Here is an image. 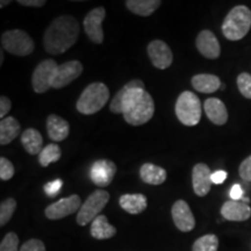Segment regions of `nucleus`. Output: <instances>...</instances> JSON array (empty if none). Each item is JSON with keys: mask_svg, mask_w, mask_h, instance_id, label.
<instances>
[{"mask_svg": "<svg viewBox=\"0 0 251 251\" xmlns=\"http://www.w3.org/2000/svg\"><path fill=\"white\" fill-rule=\"evenodd\" d=\"M79 36V24L74 17L61 15L47 28L43 35V46L47 52L61 55L68 51Z\"/></svg>", "mask_w": 251, "mask_h": 251, "instance_id": "1", "label": "nucleus"}, {"mask_svg": "<svg viewBox=\"0 0 251 251\" xmlns=\"http://www.w3.org/2000/svg\"><path fill=\"white\" fill-rule=\"evenodd\" d=\"M251 28V11L244 5L234 7L225 18L222 33L229 41L242 40Z\"/></svg>", "mask_w": 251, "mask_h": 251, "instance_id": "2", "label": "nucleus"}, {"mask_svg": "<svg viewBox=\"0 0 251 251\" xmlns=\"http://www.w3.org/2000/svg\"><path fill=\"white\" fill-rule=\"evenodd\" d=\"M109 99V90L103 83H92L83 91L77 100V111L85 115H92L105 107Z\"/></svg>", "mask_w": 251, "mask_h": 251, "instance_id": "3", "label": "nucleus"}, {"mask_svg": "<svg viewBox=\"0 0 251 251\" xmlns=\"http://www.w3.org/2000/svg\"><path fill=\"white\" fill-rule=\"evenodd\" d=\"M175 112L181 124L193 127L199 124L201 119V102L197 94L191 91H184L176 101Z\"/></svg>", "mask_w": 251, "mask_h": 251, "instance_id": "4", "label": "nucleus"}, {"mask_svg": "<svg viewBox=\"0 0 251 251\" xmlns=\"http://www.w3.org/2000/svg\"><path fill=\"white\" fill-rule=\"evenodd\" d=\"M1 47L9 54L15 56H28L34 51L35 43L26 31L12 29L2 33Z\"/></svg>", "mask_w": 251, "mask_h": 251, "instance_id": "5", "label": "nucleus"}, {"mask_svg": "<svg viewBox=\"0 0 251 251\" xmlns=\"http://www.w3.org/2000/svg\"><path fill=\"white\" fill-rule=\"evenodd\" d=\"M109 201V193L107 191L97 190L93 193H91L85 202L80 207L77 214V224L79 226H86L90 222H93V220L98 218L99 213L105 208Z\"/></svg>", "mask_w": 251, "mask_h": 251, "instance_id": "6", "label": "nucleus"}, {"mask_svg": "<svg viewBox=\"0 0 251 251\" xmlns=\"http://www.w3.org/2000/svg\"><path fill=\"white\" fill-rule=\"evenodd\" d=\"M57 67L54 59H45L35 68L31 76V85L36 93H45L51 89V80Z\"/></svg>", "mask_w": 251, "mask_h": 251, "instance_id": "7", "label": "nucleus"}, {"mask_svg": "<svg viewBox=\"0 0 251 251\" xmlns=\"http://www.w3.org/2000/svg\"><path fill=\"white\" fill-rule=\"evenodd\" d=\"M83 65L79 61H69L58 65L51 80V89H62L69 85L83 74Z\"/></svg>", "mask_w": 251, "mask_h": 251, "instance_id": "8", "label": "nucleus"}, {"mask_svg": "<svg viewBox=\"0 0 251 251\" xmlns=\"http://www.w3.org/2000/svg\"><path fill=\"white\" fill-rule=\"evenodd\" d=\"M106 18V9L102 6L93 8L86 14L84 19V29L89 39L93 43L101 45L103 42V30H102V21Z\"/></svg>", "mask_w": 251, "mask_h": 251, "instance_id": "9", "label": "nucleus"}, {"mask_svg": "<svg viewBox=\"0 0 251 251\" xmlns=\"http://www.w3.org/2000/svg\"><path fill=\"white\" fill-rule=\"evenodd\" d=\"M81 207V200L78 194L63 198L46 208L45 214L49 220H59L78 212Z\"/></svg>", "mask_w": 251, "mask_h": 251, "instance_id": "10", "label": "nucleus"}, {"mask_svg": "<svg viewBox=\"0 0 251 251\" xmlns=\"http://www.w3.org/2000/svg\"><path fill=\"white\" fill-rule=\"evenodd\" d=\"M117 174V165L109 159H99L91 166L90 178L98 187H107L114 179Z\"/></svg>", "mask_w": 251, "mask_h": 251, "instance_id": "11", "label": "nucleus"}, {"mask_svg": "<svg viewBox=\"0 0 251 251\" xmlns=\"http://www.w3.org/2000/svg\"><path fill=\"white\" fill-rule=\"evenodd\" d=\"M149 58L151 61L152 65L159 70H165L172 64L174 61V54L164 41L162 40H153L148 45L147 48Z\"/></svg>", "mask_w": 251, "mask_h": 251, "instance_id": "12", "label": "nucleus"}, {"mask_svg": "<svg viewBox=\"0 0 251 251\" xmlns=\"http://www.w3.org/2000/svg\"><path fill=\"white\" fill-rule=\"evenodd\" d=\"M171 215L176 227L179 229L180 231L187 233V231L193 230V228L196 227V219H194L190 206L185 200H177L174 203L171 209Z\"/></svg>", "mask_w": 251, "mask_h": 251, "instance_id": "13", "label": "nucleus"}, {"mask_svg": "<svg viewBox=\"0 0 251 251\" xmlns=\"http://www.w3.org/2000/svg\"><path fill=\"white\" fill-rule=\"evenodd\" d=\"M212 172L205 163H198L192 170L193 191L198 197H205L212 187Z\"/></svg>", "mask_w": 251, "mask_h": 251, "instance_id": "14", "label": "nucleus"}, {"mask_svg": "<svg viewBox=\"0 0 251 251\" xmlns=\"http://www.w3.org/2000/svg\"><path fill=\"white\" fill-rule=\"evenodd\" d=\"M197 49L202 56L209 59L219 58L221 54V47L214 33L211 30H201L197 36Z\"/></svg>", "mask_w": 251, "mask_h": 251, "instance_id": "15", "label": "nucleus"}, {"mask_svg": "<svg viewBox=\"0 0 251 251\" xmlns=\"http://www.w3.org/2000/svg\"><path fill=\"white\" fill-rule=\"evenodd\" d=\"M221 215L228 221H246L251 216V208L241 200H228L221 207Z\"/></svg>", "mask_w": 251, "mask_h": 251, "instance_id": "16", "label": "nucleus"}, {"mask_svg": "<svg viewBox=\"0 0 251 251\" xmlns=\"http://www.w3.org/2000/svg\"><path fill=\"white\" fill-rule=\"evenodd\" d=\"M208 120L216 126L225 125L228 120V111L224 101L218 98H209L203 103Z\"/></svg>", "mask_w": 251, "mask_h": 251, "instance_id": "17", "label": "nucleus"}, {"mask_svg": "<svg viewBox=\"0 0 251 251\" xmlns=\"http://www.w3.org/2000/svg\"><path fill=\"white\" fill-rule=\"evenodd\" d=\"M47 130L50 140L55 142H61L68 137L70 133L69 122L56 114H50L47 119Z\"/></svg>", "mask_w": 251, "mask_h": 251, "instance_id": "18", "label": "nucleus"}, {"mask_svg": "<svg viewBox=\"0 0 251 251\" xmlns=\"http://www.w3.org/2000/svg\"><path fill=\"white\" fill-rule=\"evenodd\" d=\"M121 208L129 214H140L148 206L147 202V197L144 194L135 193V194H124L119 199Z\"/></svg>", "mask_w": 251, "mask_h": 251, "instance_id": "19", "label": "nucleus"}, {"mask_svg": "<svg viewBox=\"0 0 251 251\" xmlns=\"http://www.w3.org/2000/svg\"><path fill=\"white\" fill-rule=\"evenodd\" d=\"M193 89L201 93H213L221 87V80L215 75L200 74L196 75L191 79Z\"/></svg>", "mask_w": 251, "mask_h": 251, "instance_id": "20", "label": "nucleus"}, {"mask_svg": "<svg viewBox=\"0 0 251 251\" xmlns=\"http://www.w3.org/2000/svg\"><path fill=\"white\" fill-rule=\"evenodd\" d=\"M141 179L149 185H162L166 180V170L152 163H144L140 170Z\"/></svg>", "mask_w": 251, "mask_h": 251, "instance_id": "21", "label": "nucleus"}, {"mask_svg": "<svg viewBox=\"0 0 251 251\" xmlns=\"http://www.w3.org/2000/svg\"><path fill=\"white\" fill-rule=\"evenodd\" d=\"M21 143L29 155H37L43 150V137L35 128H28L21 135Z\"/></svg>", "mask_w": 251, "mask_h": 251, "instance_id": "22", "label": "nucleus"}, {"mask_svg": "<svg viewBox=\"0 0 251 251\" xmlns=\"http://www.w3.org/2000/svg\"><path fill=\"white\" fill-rule=\"evenodd\" d=\"M20 124L13 117H7L2 119L0 122V144L7 146L17 139L20 134Z\"/></svg>", "mask_w": 251, "mask_h": 251, "instance_id": "23", "label": "nucleus"}, {"mask_svg": "<svg viewBox=\"0 0 251 251\" xmlns=\"http://www.w3.org/2000/svg\"><path fill=\"white\" fill-rule=\"evenodd\" d=\"M117 234V229L109 225L105 215H99L91 224V235L97 240H108Z\"/></svg>", "mask_w": 251, "mask_h": 251, "instance_id": "24", "label": "nucleus"}, {"mask_svg": "<svg viewBox=\"0 0 251 251\" xmlns=\"http://www.w3.org/2000/svg\"><path fill=\"white\" fill-rule=\"evenodd\" d=\"M161 5L162 1L159 0H128L126 1V7L140 17H149Z\"/></svg>", "mask_w": 251, "mask_h": 251, "instance_id": "25", "label": "nucleus"}, {"mask_svg": "<svg viewBox=\"0 0 251 251\" xmlns=\"http://www.w3.org/2000/svg\"><path fill=\"white\" fill-rule=\"evenodd\" d=\"M62 156V151H61V148L57 146V144H48V146H46L45 148H43L42 151L39 155V162L41 166H43V168H47L49 164H51V163H55L57 162L59 158H61Z\"/></svg>", "mask_w": 251, "mask_h": 251, "instance_id": "26", "label": "nucleus"}, {"mask_svg": "<svg viewBox=\"0 0 251 251\" xmlns=\"http://www.w3.org/2000/svg\"><path fill=\"white\" fill-rule=\"evenodd\" d=\"M219 238L214 234L203 235L194 242L192 251H218Z\"/></svg>", "mask_w": 251, "mask_h": 251, "instance_id": "27", "label": "nucleus"}, {"mask_svg": "<svg viewBox=\"0 0 251 251\" xmlns=\"http://www.w3.org/2000/svg\"><path fill=\"white\" fill-rule=\"evenodd\" d=\"M15 208H17V201L13 198H8L0 203V226L4 227L11 220L14 214Z\"/></svg>", "mask_w": 251, "mask_h": 251, "instance_id": "28", "label": "nucleus"}, {"mask_svg": "<svg viewBox=\"0 0 251 251\" xmlns=\"http://www.w3.org/2000/svg\"><path fill=\"white\" fill-rule=\"evenodd\" d=\"M237 87L244 98L251 99V75L248 72L238 75Z\"/></svg>", "mask_w": 251, "mask_h": 251, "instance_id": "29", "label": "nucleus"}, {"mask_svg": "<svg viewBox=\"0 0 251 251\" xmlns=\"http://www.w3.org/2000/svg\"><path fill=\"white\" fill-rule=\"evenodd\" d=\"M0 251H20L19 250V237L15 233H8L2 238Z\"/></svg>", "mask_w": 251, "mask_h": 251, "instance_id": "30", "label": "nucleus"}, {"mask_svg": "<svg viewBox=\"0 0 251 251\" xmlns=\"http://www.w3.org/2000/svg\"><path fill=\"white\" fill-rule=\"evenodd\" d=\"M14 174L15 169L11 161H8V159L5 158L4 156L0 157V179L4 181L9 180L11 178H13Z\"/></svg>", "mask_w": 251, "mask_h": 251, "instance_id": "31", "label": "nucleus"}, {"mask_svg": "<svg viewBox=\"0 0 251 251\" xmlns=\"http://www.w3.org/2000/svg\"><path fill=\"white\" fill-rule=\"evenodd\" d=\"M238 174L244 181H251V155L248 156L241 163L240 168H238Z\"/></svg>", "mask_w": 251, "mask_h": 251, "instance_id": "32", "label": "nucleus"}, {"mask_svg": "<svg viewBox=\"0 0 251 251\" xmlns=\"http://www.w3.org/2000/svg\"><path fill=\"white\" fill-rule=\"evenodd\" d=\"M20 251H46V246L41 240L33 238L24 243V246L20 248Z\"/></svg>", "mask_w": 251, "mask_h": 251, "instance_id": "33", "label": "nucleus"}, {"mask_svg": "<svg viewBox=\"0 0 251 251\" xmlns=\"http://www.w3.org/2000/svg\"><path fill=\"white\" fill-rule=\"evenodd\" d=\"M63 186V180L62 179H56L52 181H49L45 185V192L48 197H56L61 191Z\"/></svg>", "mask_w": 251, "mask_h": 251, "instance_id": "34", "label": "nucleus"}, {"mask_svg": "<svg viewBox=\"0 0 251 251\" xmlns=\"http://www.w3.org/2000/svg\"><path fill=\"white\" fill-rule=\"evenodd\" d=\"M11 107H12V102L11 100H9L7 97H4L2 96L1 98H0V118L5 119L6 115H7V113L11 111Z\"/></svg>", "mask_w": 251, "mask_h": 251, "instance_id": "35", "label": "nucleus"}, {"mask_svg": "<svg viewBox=\"0 0 251 251\" xmlns=\"http://www.w3.org/2000/svg\"><path fill=\"white\" fill-rule=\"evenodd\" d=\"M229 196H230L231 200H242L243 198V188L240 184H235L233 187L230 188V192H229Z\"/></svg>", "mask_w": 251, "mask_h": 251, "instance_id": "36", "label": "nucleus"}, {"mask_svg": "<svg viewBox=\"0 0 251 251\" xmlns=\"http://www.w3.org/2000/svg\"><path fill=\"white\" fill-rule=\"evenodd\" d=\"M18 4L28 7H42L47 4L46 0H18Z\"/></svg>", "mask_w": 251, "mask_h": 251, "instance_id": "37", "label": "nucleus"}, {"mask_svg": "<svg viewBox=\"0 0 251 251\" xmlns=\"http://www.w3.org/2000/svg\"><path fill=\"white\" fill-rule=\"evenodd\" d=\"M226 178H227V172L224 170H218L212 174V183L216 185L222 184L226 180Z\"/></svg>", "mask_w": 251, "mask_h": 251, "instance_id": "38", "label": "nucleus"}, {"mask_svg": "<svg viewBox=\"0 0 251 251\" xmlns=\"http://www.w3.org/2000/svg\"><path fill=\"white\" fill-rule=\"evenodd\" d=\"M8 4H11V1H9V0H6V1L5 0H2V1L0 2V8H4L5 6H7Z\"/></svg>", "mask_w": 251, "mask_h": 251, "instance_id": "39", "label": "nucleus"}]
</instances>
